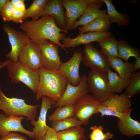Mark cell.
Returning a JSON list of instances; mask_svg holds the SVG:
<instances>
[{"label": "cell", "instance_id": "4", "mask_svg": "<svg viewBox=\"0 0 140 140\" xmlns=\"http://www.w3.org/2000/svg\"><path fill=\"white\" fill-rule=\"evenodd\" d=\"M8 74L13 83L22 82L36 94L39 83L38 71L30 69L22 64L18 60L14 62L11 60L6 66Z\"/></svg>", "mask_w": 140, "mask_h": 140}, {"label": "cell", "instance_id": "18", "mask_svg": "<svg viewBox=\"0 0 140 140\" xmlns=\"http://www.w3.org/2000/svg\"><path fill=\"white\" fill-rule=\"evenodd\" d=\"M103 3L102 0H99L89 4L79 19L74 23L71 30L76 29L79 26L84 25L96 18L106 17L107 10L100 9Z\"/></svg>", "mask_w": 140, "mask_h": 140}, {"label": "cell", "instance_id": "13", "mask_svg": "<svg viewBox=\"0 0 140 140\" xmlns=\"http://www.w3.org/2000/svg\"><path fill=\"white\" fill-rule=\"evenodd\" d=\"M36 43L40 49L43 59L42 68L49 69H59L62 63L59 54L60 46L48 40Z\"/></svg>", "mask_w": 140, "mask_h": 140}, {"label": "cell", "instance_id": "7", "mask_svg": "<svg viewBox=\"0 0 140 140\" xmlns=\"http://www.w3.org/2000/svg\"><path fill=\"white\" fill-rule=\"evenodd\" d=\"M82 62L91 69L107 73L110 69L107 56L91 43L84 45Z\"/></svg>", "mask_w": 140, "mask_h": 140}, {"label": "cell", "instance_id": "1", "mask_svg": "<svg viewBox=\"0 0 140 140\" xmlns=\"http://www.w3.org/2000/svg\"><path fill=\"white\" fill-rule=\"evenodd\" d=\"M20 27L31 41L36 43L45 40H49L68 53L60 42L66 37L68 31L58 27L51 16L43 15L40 18L36 20H26L21 24Z\"/></svg>", "mask_w": 140, "mask_h": 140}, {"label": "cell", "instance_id": "39", "mask_svg": "<svg viewBox=\"0 0 140 140\" xmlns=\"http://www.w3.org/2000/svg\"><path fill=\"white\" fill-rule=\"evenodd\" d=\"M136 59L134 64V67L135 71L140 68V57L136 58Z\"/></svg>", "mask_w": 140, "mask_h": 140}, {"label": "cell", "instance_id": "31", "mask_svg": "<svg viewBox=\"0 0 140 140\" xmlns=\"http://www.w3.org/2000/svg\"><path fill=\"white\" fill-rule=\"evenodd\" d=\"M130 81L124 93L130 98L139 93L140 91V72H135L129 79Z\"/></svg>", "mask_w": 140, "mask_h": 140}, {"label": "cell", "instance_id": "11", "mask_svg": "<svg viewBox=\"0 0 140 140\" xmlns=\"http://www.w3.org/2000/svg\"><path fill=\"white\" fill-rule=\"evenodd\" d=\"M18 60L31 69L37 71L42 67L43 57L39 45L31 41L25 46L18 56Z\"/></svg>", "mask_w": 140, "mask_h": 140}, {"label": "cell", "instance_id": "38", "mask_svg": "<svg viewBox=\"0 0 140 140\" xmlns=\"http://www.w3.org/2000/svg\"><path fill=\"white\" fill-rule=\"evenodd\" d=\"M9 0H0V18H2V14L4 6Z\"/></svg>", "mask_w": 140, "mask_h": 140}, {"label": "cell", "instance_id": "19", "mask_svg": "<svg viewBox=\"0 0 140 140\" xmlns=\"http://www.w3.org/2000/svg\"><path fill=\"white\" fill-rule=\"evenodd\" d=\"M45 15L52 17L58 27L66 30L67 20L66 12L62 5L61 0H49L42 15Z\"/></svg>", "mask_w": 140, "mask_h": 140}, {"label": "cell", "instance_id": "14", "mask_svg": "<svg viewBox=\"0 0 140 140\" xmlns=\"http://www.w3.org/2000/svg\"><path fill=\"white\" fill-rule=\"evenodd\" d=\"M99 0H62L65 9L67 20L66 30H71L77 19L82 15L88 5Z\"/></svg>", "mask_w": 140, "mask_h": 140}, {"label": "cell", "instance_id": "32", "mask_svg": "<svg viewBox=\"0 0 140 140\" xmlns=\"http://www.w3.org/2000/svg\"><path fill=\"white\" fill-rule=\"evenodd\" d=\"M90 129L92 130L89 135L90 140H108L113 137V135L110 132L104 133L101 125L92 126Z\"/></svg>", "mask_w": 140, "mask_h": 140}, {"label": "cell", "instance_id": "8", "mask_svg": "<svg viewBox=\"0 0 140 140\" xmlns=\"http://www.w3.org/2000/svg\"><path fill=\"white\" fill-rule=\"evenodd\" d=\"M100 103L92 95L87 94L73 105L74 117L80 121L82 125H86L92 115L99 113V108Z\"/></svg>", "mask_w": 140, "mask_h": 140}, {"label": "cell", "instance_id": "36", "mask_svg": "<svg viewBox=\"0 0 140 140\" xmlns=\"http://www.w3.org/2000/svg\"><path fill=\"white\" fill-rule=\"evenodd\" d=\"M44 138L45 140H59L57 132L48 126Z\"/></svg>", "mask_w": 140, "mask_h": 140}, {"label": "cell", "instance_id": "28", "mask_svg": "<svg viewBox=\"0 0 140 140\" xmlns=\"http://www.w3.org/2000/svg\"><path fill=\"white\" fill-rule=\"evenodd\" d=\"M48 0H34L30 6L26 9V14L25 20L31 18L32 20H36L39 19L43 15Z\"/></svg>", "mask_w": 140, "mask_h": 140}, {"label": "cell", "instance_id": "12", "mask_svg": "<svg viewBox=\"0 0 140 140\" xmlns=\"http://www.w3.org/2000/svg\"><path fill=\"white\" fill-rule=\"evenodd\" d=\"M83 57L82 50L79 48L74 51L72 56L68 61L62 63L59 68L67 81L74 86L78 85L81 81L79 68Z\"/></svg>", "mask_w": 140, "mask_h": 140}, {"label": "cell", "instance_id": "27", "mask_svg": "<svg viewBox=\"0 0 140 140\" xmlns=\"http://www.w3.org/2000/svg\"><path fill=\"white\" fill-rule=\"evenodd\" d=\"M85 129L81 126L75 127L57 132L59 140H86Z\"/></svg>", "mask_w": 140, "mask_h": 140}, {"label": "cell", "instance_id": "25", "mask_svg": "<svg viewBox=\"0 0 140 140\" xmlns=\"http://www.w3.org/2000/svg\"><path fill=\"white\" fill-rule=\"evenodd\" d=\"M101 51L108 58L117 57L118 41L112 35L104 38L98 42Z\"/></svg>", "mask_w": 140, "mask_h": 140}, {"label": "cell", "instance_id": "5", "mask_svg": "<svg viewBox=\"0 0 140 140\" xmlns=\"http://www.w3.org/2000/svg\"><path fill=\"white\" fill-rule=\"evenodd\" d=\"M130 99L124 93L114 94L100 103L99 113L102 117L114 116L120 119L132 111Z\"/></svg>", "mask_w": 140, "mask_h": 140}, {"label": "cell", "instance_id": "33", "mask_svg": "<svg viewBox=\"0 0 140 140\" xmlns=\"http://www.w3.org/2000/svg\"><path fill=\"white\" fill-rule=\"evenodd\" d=\"M14 6L9 0L4 5L2 10V18L4 22L12 21Z\"/></svg>", "mask_w": 140, "mask_h": 140}, {"label": "cell", "instance_id": "24", "mask_svg": "<svg viewBox=\"0 0 140 140\" xmlns=\"http://www.w3.org/2000/svg\"><path fill=\"white\" fill-rule=\"evenodd\" d=\"M107 73L109 86L113 94L120 93L124 89L127 88L129 82V79L122 78L117 73L110 69Z\"/></svg>", "mask_w": 140, "mask_h": 140}, {"label": "cell", "instance_id": "21", "mask_svg": "<svg viewBox=\"0 0 140 140\" xmlns=\"http://www.w3.org/2000/svg\"><path fill=\"white\" fill-rule=\"evenodd\" d=\"M107 8L106 17L109 22L115 23L122 26H128L131 23L129 15L119 12L116 9L111 0H102Z\"/></svg>", "mask_w": 140, "mask_h": 140}, {"label": "cell", "instance_id": "40", "mask_svg": "<svg viewBox=\"0 0 140 140\" xmlns=\"http://www.w3.org/2000/svg\"><path fill=\"white\" fill-rule=\"evenodd\" d=\"M22 0H11L10 1L14 6L21 1Z\"/></svg>", "mask_w": 140, "mask_h": 140}, {"label": "cell", "instance_id": "6", "mask_svg": "<svg viewBox=\"0 0 140 140\" xmlns=\"http://www.w3.org/2000/svg\"><path fill=\"white\" fill-rule=\"evenodd\" d=\"M87 83L92 95L100 103L114 94L109 86L107 73L91 69Z\"/></svg>", "mask_w": 140, "mask_h": 140}, {"label": "cell", "instance_id": "16", "mask_svg": "<svg viewBox=\"0 0 140 140\" xmlns=\"http://www.w3.org/2000/svg\"><path fill=\"white\" fill-rule=\"evenodd\" d=\"M112 34L111 32L109 31L79 32L75 38L66 37L62 41V44L66 49L74 48L81 45H85L94 41L98 42L107 37L112 35Z\"/></svg>", "mask_w": 140, "mask_h": 140}, {"label": "cell", "instance_id": "35", "mask_svg": "<svg viewBox=\"0 0 140 140\" xmlns=\"http://www.w3.org/2000/svg\"><path fill=\"white\" fill-rule=\"evenodd\" d=\"M0 140H28L24 137L16 132H10L6 136L1 137Z\"/></svg>", "mask_w": 140, "mask_h": 140}, {"label": "cell", "instance_id": "3", "mask_svg": "<svg viewBox=\"0 0 140 140\" xmlns=\"http://www.w3.org/2000/svg\"><path fill=\"white\" fill-rule=\"evenodd\" d=\"M40 105L27 104L24 99L17 97H8L5 96L0 87V109L7 117H25L31 121L37 117V110Z\"/></svg>", "mask_w": 140, "mask_h": 140}, {"label": "cell", "instance_id": "29", "mask_svg": "<svg viewBox=\"0 0 140 140\" xmlns=\"http://www.w3.org/2000/svg\"><path fill=\"white\" fill-rule=\"evenodd\" d=\"M74 116V109L73 105H68L57 107L54 112L48 117L51 122L60 120Z\"/></svg>", "mask_w": 140, "mask_h": 140}, {"label": "cell", "instance_id": "42", "mask_svg": "<svg viewBox=\"0 0 140 140\" xmlns=\"http://www.w3.org/2000/svg\"><path fill=\"white\" fill-rule=\"evenodd\" d=\"M34 140H45L44 137L41 138H35Z\"/></svg>", "mask_w": 140, "mask_h": 140}, {"label": "cell", "instance_id": "41", "mask_svg": "<svg viewBox=\"0 0 140 140\" xmlns=\"http://www.w3.org/2000/svg\"><path fill=\"white\" fill-rule=\"evenodd\" d=\"M6 63L5 61H3L0 63V69L6 66Z\"/></svg>", "mask_w": 140, "mask_h": 140}, {"label": "cell", "instance_id": "22", "mask_svg": "<svg viewBox=\"0 0 140 140\" xmlns=\"http://www.w3.org/2000/svg\"><path fill=\"white\" fill-rule=\"evenodd\" d=\"M110 68L114 69L119 75L124 78L129 79L132 74L135 72L134 63L128 61L123 62L117 57L108 58Z\"/></svg>", "mask_w": 140, "mask_h": 140}, {"label": "cell", "instance_id": "37", "mask_svg": "<svg viewBox=\"0 0 140 140\" xmlns=\"http://www.w3.org/2000/svg\"><path fill=\"white\" fill-rule=\"evenodd\" d=\"M25 0H22L21 1L14 6V9L19 11H24L26 10L25 3Z\"/></svg>", "mask_w": 140, "mask_h": 140}, {"label": "cell", "instance_id": "9", "mask_svg": "<svg viewBox=\"0 0 140 140\" xmlns=\"http://www.w3.org/2000/svg\"><path fill=\"white\" fill-rule=\"evenodd\" d=\"M3 31L8 36L11 49L5 54L6 57L12 61L18 60L19 54L23 48L31 40L26 33L23 31H18L6 24H3Z\"/></svg>", "mask_w": 140, "mask_h": 140}, {"label": "cell", "instance_id": "26", "mask_svg": "<svg viewBox=\"0 0 140 140\" xmlns=\"http://www.w3.org/2000/svg\"><path fill=\"white\" fill-rule=\"evenodd\" d=\"M140 49L131 47L126 40H121L118 41L117 57L127 61L131 57L136 58L140 57Z\"/></svg>", "mask_w": 140, "mask_h": 140}, {"label": "cell", "instance_id": "2", "mask_svg": "<svg viewBox=\"0 0 140 140\" xmlns=\"http://www.w3.org/2000/svg\"><path fill=\"white\" fill-rule=\"evenodd\" d=\"M39 83L36 96L39 100L43 96L56 102L60 99L66 88L67 80L59 69H49L41 68L38 70Z\"/></svg>", "mask_w": 140, "mask_h": 140}, {"label": "cell", "instance_id": "17", "mask_svg": "<svg viewBox=\"0 0 140 140\" xmlns=\"http://www.w3.org/2000/svg\"><path fill=\"white\" fill-rule=\"evenodd\" d=\"M41 108L38 119L31 121L33 126L32 131L35 138L44 137L47 130L48 126L46 123V117L48 110L56 102L53 99L45 96L41 97Z\"/></svg>", "mask_w": 140, "mask_h": 140}, {"label": "cell", "instance_id": "34", "mask_svg": "<svg viewBox=\"0 0 140 140\" xmlns=\"http://www.w3.org/2000/svg\"><path fill=\"white\" fill-rule=\"evenodd\" d=\"M26 14V10L22 11H19L14 9L12 21L17 24H21L25 20Z\"/></svg>", "mask_w": 140, "mask_h": 140}, {"label": "cell", "instance_id": "15", "mask_svg": "<svg viewBox=\"0 0 140 140\" xmlns=\"http://www.w3.org/2000/svg\"><path fill=\"white\" fill-rule=\"evenodd\" d=\"M24 117H7L5 114L0 113V136L4 137L12 131L18 132L24 134L30 137L35 138L32 131L24 128L21 123Z\"/></svg>", "mask_w": 140, "mask_h": 140}, {"label": "cell", "instance_id": "23", "mask_svg": "<svg viewBox=\"0 0 140 140\" xmlns=\"http://www.w3.org/2000/svg\"><path fill=\"white\" fill-rule=\"evenodd\" d=\"M111 23L106 17L96 18L86 24L79 28L80 32H108Z\"/></svg>", "mask_w": 140, "mask_h": 140}, {"label": "cell", "instance_id": "10", "mask_svg": "<svg viewBox=\"0 0 140 140\" xmlns=\"http://www.w3.org/2000/svg\"><path fill=\"white\" fill-rule=\"evenodd\" d=\"M85 73L81 77L80 83L76 86L72 85L67 81L65 90L60 100L51 108L73 105L78 100L88 93L89 91Z\"/></svg>", "mask_w": 140, "mask_h": 140}, {"label": "cell", "instance_id": "30", "mask_svg": "<svg viewBox=\"0 0 140 140\" xmlns=\"http://www.w3.org/2000/svg\"><path fill=\"white\" fill-rule=\"evenodd\" d=\"M81 123L76 118L73 117L69 118L52 122L51 127L58 132L71 127L81 126Z\"/></svg>", "mask_w": 140, "mask_h": 140}, {"label": "cell", "instance_id": "20", "mask_svg": "<svg viewBox=\"0 0 140 140\" xmlns=\"http://www.w3.org/2000/svg\"><path fill=\"white\" fill-rule=\"evenodd\" d=\"M131 112L119 119L117 123L119 131L122 135L129 138L140 135V123L131 117Z\"/></svg>", "mask_w": 140, "mask_h": 140}]
</instances>
